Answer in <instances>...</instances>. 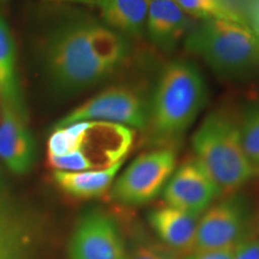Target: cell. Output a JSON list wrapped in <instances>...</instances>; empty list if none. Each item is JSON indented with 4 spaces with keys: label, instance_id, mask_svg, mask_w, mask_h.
<instances>
[{
    "label": "cell",
    "instance_id": "obj_14",
    "mask_svg": "<svg viewBox=\"0 0 259 259\" xmlns=\"http://www.w3.org/2000/svg\"><path fill=\"white\" fill-rule=\"evenodd\" d=\"M96 6L103 23L119 34L128 38L145 34L149 0H97Z\"/></svg>",
    "mask_w": 259,
    "mask_h": 259
},
{
    "label": "cell",
    "instance_id": "obj_9",
    "mask_svg": "<svg viewBox=\"0 0 259 259\" xmlns=\"http://www.w3.org/2000/svg\"><path fill=\"white\" fill-rule=\"evenodd\" d=\"M70 259H128V250L116 220L101 209L80 216L69 244Z\"/></svg>",
    "mask_w": 259,
    "mask_h": 259
},
{
    "label": "cell",
    "instance_id": "obj_25",
    "mask_svg": "<svg viewBox=\"0 0 259 259\" xmlns=\"http://www.w3.org/2000/svg\"><path fill=\"white\" fill-rule=\"evenodd\" d=\"M0 100H2V97H0Z\"/></svg>",
    "mask_w": 259,
    "mask_h": 259
},
{
    "label": "cell",
    "instance_id": "obj_10",
    "mask_svg": "<svg viewBox=\"0 0 259 259\" xmlns=\"http://www.w3.org/2000/svg\"><path fill=\"white\" fill-rule=\"evenodd\" d=\"M166 205L200 216L219 198L218 190L194 158L173 171L162 191Z\"/></svg>",
    "mask_w": 259,
    "mask_h": 259
},
{
    "label": "cell",
    "instance_id": "obj_22",
    "mask_svg": "<svg viewBox=\"0 0 259 259\" xmlns=\"http://www.w3.org/2000/svg\"><path fill=\"white\" fill-rule=\"evenodd\" d=\"M181 259H234V248L229 250L192 251L183 255Z\"/></svg>",
    "mask_w": 259,
    "mask_h": 259
},
{
    "label": "cell",
    "instance_id": "obj_21",
    "mask_svg": "<svg viewBox=\"0 0 259 259\" xmlns=\"http://www.w3.org/2000/svg\"><path fill=\"white\" fill-rule=\"evenodd\" d=\"M238 10L250 28L259 36V0H242V8Z\"/></svg>",
    "mask_w": 259,
    "mask_h": 259
},
{
    "label": "cell",
    "instance_id": "obj_2",
    "mask_svg": "<svg viewBox=\"0 0 259 259\" xmlns=\"http://www.w3.org/2000/svg\"><path fill=\"white\" fill-rule=\"evenodd\" d=\"M208 99L205 80L197 65L185 59L168 63L158 76L149 103V139L170 148L189 130Z\"/></svg>",
    "mask_w": 259,
    "mask_h": 259
},
{
    "label": "cell",
    "instance_id": "obj_23",
    "mask_svg": "<svg viewBox=\"0 0 259 259\" xmlns=\"http://www.w3.org/2000/svg\"><path fill=\"white\" fill-rule=\"evenodd\" d=\"M56 2H67V3H76V4H84L90 6H96L97 0H56Z\"/></svg>",
    "mask_w": 259,
    "mask_h": 259
},
{
    "label": "cell",
    "instance_id": "obj_1",
    "mask_svg": "<svg viewBox=\"0 0 259 259\" xmlns=\"http://www.w3.org/2000/svg\"><path fill=\"white\" fill-rule=\"evenodd\" d=\"M131 51L130 38L103 22L71 19L45 35L40 48L42 77L54 95H77L124 69Z\"/></svg>",
    "mask_w": 259,
    "mask_h": 259
},
{
    "label": "cell",
    "instance_id": "obj_17",
    "mask_svg": "<svg viewBox=\"0 0 259 259\" xmlns=\"http://www.w3.org/2000/svg\"><path fill=\"white\" fill-rule=\"evenodd\" d=\"M190 18L199 22L221 21L247 24L232 0H176Z\"/></svg>",
    "mask_w": 259,
    "mask_h": 259
},
{
    "label": "cell",
    "instance_id": "obj_4",
    "mask_svg": "<svg viewBox=\"0 0 259 259\" xmlns=\"http://www.w3.org/2000/svg\"><path fill=\"white\" fill-rule=\"evenodd\" d=\"M191 144L194 160L211 179L219 198L238 193L254 178L234 112L223 107L210 112L194 131Z\"/></svg>",
    "mask_w": 259,
    "mask_h": 259
},
{
    "label": "cell",
    "instance_id": "obj_8",
    "mask_svg": "<svg viewBox=\"0 0 259 259\" xmlns=\"http://www.w3.org/2000/svg\"><path fill=\"white\" fill-rule=\"evenodd\" d=\"M248 209L238 193L213 203L198 219L193 251L235 248L248 233Z\"/></svg>",
    "mask_w": 259,
    "mask_h": 259
},
{
    "label": "cell",
    "instance_id": "obj_12",
    "mask_svg": "<svg viewBox=\"0 0 259 259\" xmlns=\"http://www.w3.org/2000/svg\"><path fill=\"white\" fill-rule=\"evenodd\" d=\"M198 219L166 204L148 213V222L158 241L180 255L194 250Z\"/></svg>",
    "mask_w": 259,
    "mask_h": 259
},
{
    "label": "cell",
    "instance_id": "obj_24",
    "mask_svg": "<svg viewBox=\"0 0 259 259\" xmlns=\"http://www.w3.org/2000/svg\"><path fill=\"white\" fill-rule=\"evenodd\" d=\"M3 2H5V0H3Z\"/></svg>",
    "mask_w": 259,
    "mask_h": 259
},
{
    "label": "cell",
    "instance_id": "obj_18",
    "mask_svg": "<svg viewBox=\"0 0 259 259\" xmlns=\"http://www.w3.org/2000/svg\"><path fill=\"white\" fill-rule=\"evenodd\" d=\"M239 127L245 156L254 178L259 177V105L252 106L244 112L239 118Z\"/></svg>",
    "mask_w": 259,
    "mask_h": 259
},
{
    "label": "cell",
    "instance_id": "obj_3",
    "mask_svg": "<svg viewBox=\"0 0 259 259\" xmlns=\"http://www.w3.org/2000/svg\"><path fill=\"white\" fill-rule=\"evenodd\" d=\"M135 138V130L106 121L56 127L47 142L48 163L54 170L106 169L125 161Z\"/></svg>",
    "mask_w": 259,
    "mask_h": 259
},
{
    "label": "cell",
    "instance_id": "obj_16",
    "mask_svg": "<svg viewBox=\"0 0 259 259\" xmlns=\"http://www.w3.org/2000/svg\"><path fill=\"white\" fill-rule=\"evenodd\" d=\"M0 97L2 101L21 105L16 72V48L11 31L0 15Z\"/></svg>",
    "mask_w": 259,
    "mask_h": 259
},
{
    "label": "cell",
    "instance_id": "obj_13",
    "mask_svg": "<svg viewBox=\"0 0 259 259\" xmlns=\"http://www.w3.org/2000/svg\"><path fill=\"white\" fill-rule=\"evenodd\" d=\"M191 19L176 0H149L145 34L154 46L169 52L185 38Z\"/></svg>",
    "mask_w": 259,
    "mask_h": 259
},
{
    "label": "cell",
    "instance_id": "obj_15",
    "mask_svg": "<svg viewBox=\"0 0 259 259\" xmlns=\"http://www.w3.org/2000/svg\"><path fill=\"white\" fill-rule=\"evenodd\" d=\"M125 161L100 170H54L53 179L61 191L74 198H95L105 194L114 184Z\"/></svg>",
    "mask_w": 259,
    "mask_h": 259
},
{
    "label": "cell",
    "instance_id": "obj_20",
    "mask_svg": "<svg viewBox=\"0 0 259 259\" xmlns=\"http://www.w3.org/2000/svg\"><path fill=\"white\" fill-rule=\"evenodd\" d=\"M234 259H259V239L248 234L234 248Z\"/></svg>",
    "mask_w": 259,
    "mask_h": 259
},
{
    "label": "cell",
    "instance_id": "obj_6",
    "mask_svg": "<svg viewBox=\"0 0 259 259\" xmlns=\"http://www.w3.org/2000/svg\"><path fill=\"white\" fill-rule=\"evenodd\" d=\"M150 97L132 84L109 87L90 97L57 122L56 127L80 121H106L144 131L149 120Z\"/></svg>",
    "mask_w": 259,
    "mask_h": 259
},
{
    "label": "cell",
    "instance_id": "obj_11",
    "mask_svg": "<svg viewBox=\"0 0 259 259\" xmlns=\"http://www.w3.org/2000/svg\"><path fill=\"white\" fill-rule=\"evenodd\" d=\"M0 114V160L16 174L31 169L36 157V145L29 131L22 105L2 101Z\"/></svg>",
    "mask_w": 259,
    "mask_h": 259
},
{
    "label": "cell",
    "instance_id": "obj_5",
    "mask_svg": "<svg viewBox=\"0 0 259 259\" xmlns=\"http://www.w3.org/2000/svg\"><path fill=\"white\" fill-rule=\"evenodd\" d=\"M185 50L223 79H235L259 69V36L248 24L199 22L184 38Z\"/></svg>",
    "mask_w": 259,
    "mask_h": 259
},
{
    "label": "cell",
    "instance_id": "obj_7",
    "mask_svg": "<svg viewBox=\"0 0 259 259\" xmlns=\"http://www.w3.org/2000/svg\"><path fill=\"white\" fill-rule=\"evenodd\" d=\"M176 168L173 148H157L141 154L115 179L111 187L112 198L126 206L147 205L162 193Z\"/></svg>",
    "mask_w": 259,
    "mask_h": 259
},
{
    "label": "cell",
    "instance_id": "obj_19",
    "mask_svg": "<svg viewBox=\"0 0 259 259\" xmlns=\"http://www.w3.org/2000/svg\"><path fill=\"white\" fill-rule=\"evenodd\" d=\"M128 250V259H179L180 254L153 239H136Z\"/></svg>",
    "mask_w": 259,
    "mask_h": 259
}]
</instances>
